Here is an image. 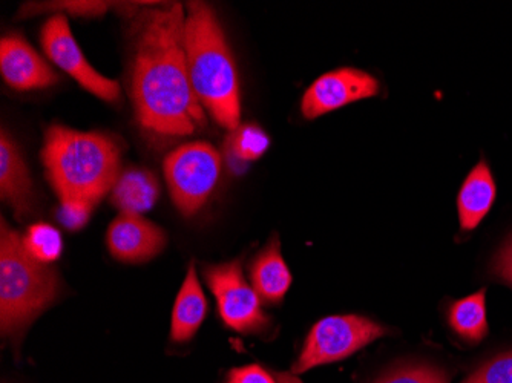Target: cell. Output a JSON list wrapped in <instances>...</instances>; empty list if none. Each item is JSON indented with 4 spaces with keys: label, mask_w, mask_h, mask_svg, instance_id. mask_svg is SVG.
<instances>
[{
    "label": "cell",
    "mask_w": 512,
    "mask_h": 383,
    "mask_svg": "<svg viewBox=\"0 0 512 383\" xmlns=\"http://www.w3.org/2000/svg\"><path fill=\"white\" fill-rule=\"evenodd\" d=\"M0 73L16 91L48 88L59 82L54 69L19 34H8L0 42Z\"/></svg>",
    "instance_id": "11"
},
{
    "label": "cell",
    "mask_w": 512,
    "mask_h": 383,
    "mask_svg": "<svg viewBox=\"0 0 512 383\" xmlns=\"http://www.w3.org/2000/svg\"><path fill=\"white\" fill-rule=\"evenodd\" d=\"M0 195L10 204L17 220L30 217L36 201L33 180L20 149L5 129L0 132Z\"/></svg>",
    "instance_id": "12"
},
{
    "label": "cell",
    "mask_w": 512,
    "mask_h": 383,
    "mask_svg": "<svg viewBox=\"0 0 512 383\" xmlns=\"http://www.w3.org/2000/svg\"><path fill=\"white\" fill-rule=\"evenodd\" d=\"M122 151L102 132H82L51 126L45 134L42 163L60 200L97 204L120 177Z\"/></svg>",
    "instance_id": "3"
},
{
    "label": "cell",
    "mask_w": 512,
    "mask_h": 383,
    "mask_svg": "<svg viewBox=\"0 0 512 383\" xmlns=\"http://www.w3.org/2000/svg\"><path fill=\"white\" fill-rule=\"evenodd\" d=\"M450 324L463 339L479 342L488 331L485 290L454 302L450 308Z\"/></svg>",
    "instance_id": "17"
},
{
    "label": "cell",
    "mask_w": 512,
    "mask_h": 383,
    "mask_svg": "<svg viewBox=\"0 0 512 383\" xmlns=\"http://www.w3.org/2000/svg\"><path fill=\"white\" fill-rule=\"evenodd\" d=\"M463 383H512V351L494 357Z\"/></svg>",
    "instance_id": "22"
},
{
    "label": "cell",
    "mask_w": 512,
    "mask_h": 383,
    "mask_svg": "<svg viewBox=\"0 0 512 383\" xmlns=\"http://www.w3.org/2000/svg\"><path fill=\"white\" fill-rule=\"evenodd\" d=\"M494 270L500 278L512 284V238L509 239L502 252L497 256L496 262H494Z\"/></svg>",
    "instance_id": "25"
},
{
    "label": "cell",
    "mask_w": 512,
    "mask_h": 383,
    "mask_svg": "<svg viewBox=\"0 0 512 383\" xmlns=\"http://www.w3.org/2000/svg\"><path fill=\"white\" fill-rule=\"evenodd\" d=\"M204 279L217 299L218 313L226 327L238 333H253L269 324L260 296L244 278L240 261L204 267Z\"/></svg>",
    "instance_id": "7"
},
{
    "label": "cell",
    "mask_w": 512,
    "mask_h": 383,
    "mask_svg": "<svg viewBox=\"0 0 512 383\" xmlns=\"http://www.w3.org/2000/svg\"><path fill=\"white\" fill-rule=\"evenodd\" d=\"M494 198H496V184H494L490 167L482 161L468 175L457 198L462 230L476 229L480 221L486 217V213L490 212Z\"/></svg>",
    "instance_id": "15"
},
{
    "label": "cell",
    "mask_w": 512,
    "mask_h": 383,
    "mask_svg": "<svg viewBox=\"0 0 512 383\" xmlns=\"http://www.w3.org/2000/svg\"><path fill=\"white\" fill-rule=\"evenodd\" d=\"M250 279L261 302H281L292 285V273L281 255V244L273 238L250 266Z\"/></svg>",
    "instance_id": "13"
},
{
    "label": "cell",
    "mask_w": 512,
    "mask_h": 383,
    "mask_svg": "<svg viewBox=\"0 0 512 383\" xmlns=\"http://www.w3.org/2000/svg\"><path fill=\"white\" fill-rule=\"evenodd\" d=\"M23 236V246L36 261L42 264L56 262L62 255V236L56 227L50 224H34Z\"/></svg>",
    "instance_id": "18"
},
{
    "label": "cell",
    "mask_w": 512,
    "mask_h": 383,
    "mask_svg": "<svg viewBox=\"0 0 512 383\" xmlns=\"http://www.w3.org/2000/svg\"><path fill=\"white\" fill-rule=\"evenodd\" d=\"M206 315L207 299L198 281L197 270L194 264H191L172 311V341L180 344L191 341L206 319Z\"/></svg>",
    "instance_id": "14"
},
{
    "label": "cell",
    "mask_w": 512,
    "mask_h": 383,
    "mask_svg": "<svg viewBox=\"0 0 512 383\" xmlns=\"http://www.w3.org/2000/svg\"><path fill=\"white\" fill-rule=\"evenodd\" d=\"M184 25L181 4L135 14L131 97L138 123L158 138L189 137L207 122L189 77Z\"/></svg>",
    "instance_id": "1"
},
{
    "label": "cell",
    "mask_w": 512,
    "mask_h": 383,
    "mask_svg": "<svg viewBox=\"0 0 512 383\" xmlns=\"http://www.w3.org/2000/svg\"><path fill=\"white\" fill-rule=\"evenodd\" d=\"M40 40L51 62L56 63L66 74L73 77L86 91L108 103H117L122 99L119 83L102 76L88 62L85 54L80 50L79 43L69 30L65 14L51 16V19L43 25Z\"/></svg>",
    "instance_id": "8"
},
{
    "label": "cell",
    "mask_w": 512,
    "mask_h": 383,
    "mask_svg": "<svg viewBox=\"0 0 512 383\" xmlns=\"http://www.w3.org/2000/svg\"><path fill=\"white\" fill-rule=\"evenodd\" d=\"M163 169L175 206L191 217L214 192L220 180L221 157L209 143L192 141L172 151Z\"/></svg>",
    "instance_id": "5"
},
{
    "label": "cell",
    "mask_w": 512,
    "mask_h": 383,
    "mask_svg": "<svg viewBox=\"0 0 512 383\" xmlns=\"http://www.w3.org/2000/svg\"><path fill=\"white\" fill-rule=\"evenodd\" d=\"M94 204L82 200H60L57 218L69 230H79L86 226L91 218Z\"/></svg>",
    "instance_id": "23"
},
{
    "label": "cell",
    "mask_w": 512,
    "mask_h": 383,
    "mask_svg": "<svg viewBox=\"0 0 512 383\" xmlns=\"http://www.w3.org/2000/svg\"><path fill=\"white\" fill-rule=\"evenodd\" d=\"M269 146L270 138L256 125L238 126L229 138V151L241 161L258 160Z\"/></svg>",
    "instance_id": "19"
},
{
    "label": "cell",
    "mask_w": 512,
    "mask_h": 383,
    "mask_svg": "<svg viewBox=\"0 0 512 383\" xmlns=\"http://www.w3.org/2000/svg\"><path fill=\"white\" fill-rule=\"evenodd\" d=\"M275 379L278 383H302L293 373H276Z\"/></svg>",
    "instance_id": "26"
},
{
    "label": "cell",
    "mask_w": 512,
    "mask_h": 383,
    "mask_svg": "<svg viewBox=\"0 0 512 383\" xmlns=\"http://www.w3.org/2000/svg\"><path fill=\"white\" fill-rule=\"evenodd\" d=\"M375 383H448V379L436 368L427 365H408L390 371Z\"/></svg>",
    "instance_id": "21"
},
{
    "label": "cell",
    "mask_w": 512,
    "mask_h": 383,
    "mask_svg": "<svg viewBox=\"0 0 512 383\" xmlns=\"http://www.w3.org/2000/svg\"><path fill=\"white\" fill-rule=\"evenodd\" d=\"M59 276L36 261L23 246V236L5 220L0 226V330L22 338L31 322L59 296Z\"/></svg>",
    "instance_id": "4"
},
{
    "label": "cell",
    "mask_w": 512,
    "mask_h": 383,
    "mask_svg": "<svg viewBox=\"0 0 512 383\" xmlns=\"http://www.w3.org/2000/svg\"><path fill=\"white\" fill-rule=\"evenodd\" d=\"M166 241L165 230L137 213L120 212L106 235L111 255L129 264L155 258L165 249Z\"/></svg>",
    "instance_id": "10"
},
{
    "label": "cell",
    "mask_w": 512,
    "mask_h": 383,
    "mask_svg": "<svg viewBox=\"0 0 512 383\" xmlns=\"http://www.w3.org/2000/svg\"><path fill=\"white\" fill-rule=\"evenodd\" d=\"M184 43L189 77L204 111L224 129L240 126L241 99L237 65L211 5L189 2Z\"/></svg>",
    "instance_id": "2"
},
{
    "label": "cell",
    "mask_w": 512,
    "mask_h": 383,
    "mask_svg": "<svg viewBox=\"0 0 512 383\" xmlns=\"http://www.w3.org/2000/svg\"><path fill=\"white\" fill-rule=\"evenodd\" d=\"M111 192L112 204L120 212L142 215L157 203L160 184L152 172L140 167H131L120 174Z\"/></svg>",
    "instance_id": "16"
},
{
    "label": "cell",
    "mask_w": 512,
    "mask_h": 383,
    "mask_svg": "<svg viewBox=\"0 0 512 383\" xmlns=\"http://www.w3.org/2000/svg\"><path fill=\"white\" fill-rule=\"evenodd\" d=\"M226 383H278L272 374L267 373L260 365L234 368L227 376Z\"/></svg>",
    "instance_id": "24"
},
{
    "label": "cell",
    "mask_w": 512,
    "mask_h": 383,
    "mask_svg": "<svg viewBox=\"0 0 512 383\" xmlns=\"http://www.w3.org/2000/svg\"><path fill=\"white\" fill-rule=\"evenodd\" d=\"M379 83L370 74L355 68H341L313 82L302 97V114L313 120L378 94Z\"/></svg>",
    "instance_id": "9"
},
{
    "label": "cell",
    "mask_w": 512,
    "mask_h": 383,
    "mask_svg": "<svg viewBox=\"0 0 512 383\" xmlns=\"http://www.w3.org/2000/svg\"><path fill=\"white\" fill-rule=\"evenodd\" d=\"M387 333L364 316H329L313 325L306 344L292 367L293 374L307 373L321 365L344 361Z\"/></svg>",
    "instance_id": "6"
},
{
    "label": "cell",
    "mask_w": 512,
    "mask_h": 383,
    "mask_svg": "<svg viewBox=\"0 0 512 383\" xmlns=\"http://www.w3.org/2000/svg\"><path fill=\"white\" fill-rule=\"evenodd\" d=\"M109 2H56V4L25 5L20 8V16L30 17L46 10L66 11L71 16L100 17L111 8Z\"/></svg>",
    "instance_id": "20"
}]
</instances>
